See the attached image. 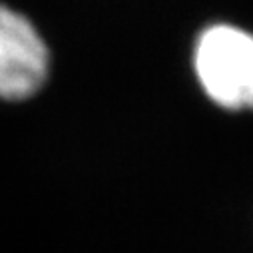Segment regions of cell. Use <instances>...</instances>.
<instances>
[{"instance_id":"obj_1","label":"cell","mask_w":253,"mask_h":253,"mask_svg":"<svg viewBox=\"0 0 253 253\" xmlns=\"http://www.w3.org/2000/svg\"><path fill=\"white\" fill-rule=\"evenodd\" d=\"M196 74L206 94L227 110H253V34L231 24L206 28L196 44Z\"/></svg>"},{"instance_id":"obj_2","label":"cell","mask_w":253,"mask_h":253,"mask_svg":"<svg viewBox=\"0 0 253 253\" xmlns=\"http://www.w3.org/2000/svg\"><path fill=\"white\" fill-rule=\"evenodd\" d=\"M48 48L34 24L0 4V98L34 96L48 78Z\"/></svg>"}]
</instances>
